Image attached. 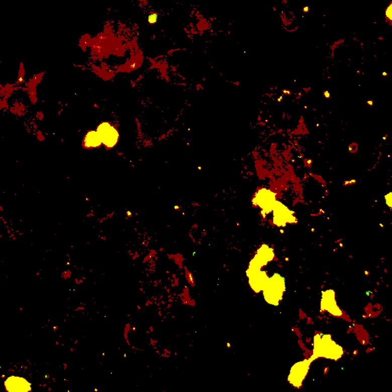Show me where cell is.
Listing matches in <instances>:
<instances>
[{
    "label": "cell",
    "mask_w": 392,
    "mask_h": 392,
    "mask_svg": "<svg viewBox=\"0 0 392 392\" xmlns=\"http://www.w3.org/2000/svg\"><path fill=\"white\" fill-rule=\"evenodd\" d=\"M274 193L272 192L270 190L264 189L260 190L257 194V203L260 208H262L263 210L270 211L273 209L276 200H275Z\"/></svg>",
    "instance_id": "6da1fadb"
},
{
    "label": "cell",
    "mask_w": 392,
    "mask_h": 392,
    "mask_svg": "<svg viewBox=\"0 0 392 392\" xmlns=\"http://www.w3.org/2000/svg\"><path fill=\"white\" fill-rule=\"evenodd\" d=\"M98 134L102 138V141L107 146H112L118 141V134L114 127L107 124H102L98 129Z\"/></svg>",
    "instance_id": "7a4b0ae2"
},
{
    "label": "cell",
    "mask_w": 392,
    "mask_h": 392,
    "mask_svg": "<svg viewBox=\"0 0 392 392\" xmlns=\"http://www.w3.org/2000/svg\"><path fill=\"white\" fill-rule=\"evenodd\" d=\"M6 388L10 391L24 392L31 390L30 384L20 377H11L6 381Z\"/></svg>",
    "instance_id": "3957f363"
},
{
    "label": "cell",
    "mask_w": 392,
    "mask_h": 392,
    "mask_svg": "<svg viewBox=\"0 0 392 392\" xmlns=\"http://www.w3.org/2000/svg\"><path fill=\"white\" fill-rule=\"evenodd\" d=\"M102 143V138H101L98 132L90 133L86 138V143L89 146H96Z\"/></svg>",
    "instance_id": "277c9868"
},
{
    "label": "cell",
    "mask_w": 392,
    "mask_h": 392,
    "mask_svg": "<svg viewBox=\"0 0 392 392\" xmlns=\"http://www.w3.org/2000/svg\"><path fill=\"white\" fill-rule=\"evenodd\" d=\"M156 20H157V16H156V15H150V17H149V22H150V23H156Z\"/></svg>",
    "instance_id": "5b68a950"
}]
</instances>
